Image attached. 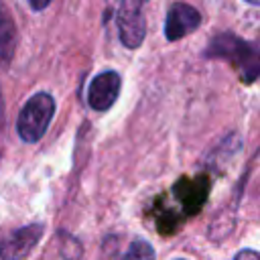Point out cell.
Returning a JSON list of instances; mask_svg holds the SVG:
<instances>
[{"mask_svg": "<svg viewBox=\"0 0 260 260\" xmlns=\"http://www.w3.org/2000/svg\"><path fill=\"white\" fill-rule=\"evenodd\" d=\"M207 57L213 59H223L230 61L234 67L240 69L244 83H252L258 77V51L254 47V43H248L240 37H236L234 32H219L215 35L207 49H205Z\"/></svg>", "mask_w": 260, "mask_h": 260, "instance_id": "1", "label": "cell"}, {"mask_svg": "<svg viewBox=\"0 0 260 260\" xmlns=\"http://www.w3.org/2000/svg\"><path fill=\"white\" fill-rule=\"evenodd\" d=\"M55 98L49 91H37L32 93L24 106L20 108V114L16 118V134L22 142L32 144L39 142L45 132L49 130V124L55 116Z\"/></svg>", "mask_w": 260, "mask_h": 260, "instance_id": "2", "label": "cell"}, {"mask_svg": "<svg viewBox=\"0 0 260 260\" xmlns=\"http://www.w3.org/2000/svg\"><path fill=\"white\" fill-rule=\"evenodd\" d=\"M148 0H120V8L116 14L118 37L126 49H138L146 37V18L144 4Z\"/></svg>", "mask_w": 260, "mask_h": 260, "instance_id": "3", "label": "cell"}, {"mask_svg": "<svg viewBox=\"0 0 260 260\" xmlns=\"http://www.w3.org/2000/svg\"><path fill=\"white\" fill-rule=\"evenodd\" d=\"M45 234L43 223H28L18 230H12L0 240V258L2 260H24L32 248L41 242Z\"/></svg>", "mask_w": 260, "mask_h": 260, "instance_id": "4", "label": "cell"}, {"mask_svg": "<svg viewBox=\"0 0 260 260\" xmlns=\"http://www.w3.org/2000/svg\"><path fill=\"white\" fill-rule=\"evenodd\" d=\"M120 89H122V77L118 71H112V69L100 71L89 81V87H87L89 108L95 112H108L116 104Z\"/></svg>", "mask_w": 260, "mask_h": 260, "instance_id": "5", "label": "cell"}, {"mask_svg": "<svg viewBox=\"0 0 260 260\" xmlns=\"http://www.w3.org/2000/svg\"><path fill=\"white\" fill-rule=\"evenodd\" d=\"M199 26H201V12L187 2H175L167 12L165 37L167 41H179L189 32L197 30Z\"/></svg>", "mask_w": 260, "mask_h": 260, "instance_id": "6", "label": "cell"}, {"mask_svg": "<svg viewBox=\"0 0 260 260\" xmlns=\"http://www.w3.org/2000/svg\"><path fill=\"white\" fill-rule=\"evenodd\" d=\"M175 195L183 207V211L187 215H193L197 213L205 199H207V193H209V181L205 177H197V179H183L175 185Z\"/></svg>", "mask_w": 260, "mask_h": 260, "instance_id": "7", "label": "cell"}, {"mask_svg": "<svg viewBox=\"0 0 260 260\" xmlns=\"http://www.w3.org/2000/svg\"><path fill=\"white\" fill-rule=\"evenodd\" d=\"M14 47H16V26L12 22V16L0 2V67L10 63Z\"/></svg>", "mask_w": 260, "mask_h": 260, "instance_id": "8", "label": "cell"}, {"mask_svg": "<svg viewBox=\"0 0 260 260\" xmlns=\"http://www.w3.org/2000/svg\"><path fill=\"white\" fill-rule=\"evenodd\" d=\"M116 260H156V254H154V248L150 242L136 238L130 242L128 250L124 254H120Z\"/></svg>", "mask_w": 260, "mask_h": 260, "instance_id": "9", "label": "cell"}, {"mask_svg": "<svg viewBox=\"0 0 260 260\" xmlns=\"http://www.w3.org/2000/svg\"><path fill=\"white\" fill-rule=\"evenodd\" d=\"M83 254V248H81V242L69 234L61 236V256L65 260H79Z\"/></svg>", "mask_w": 260, "mask_h": 260, "instance_id": "10", "label": "cell"}, {"mask_svg": "<svg viewBox=\"0 0 260 260\" xmlns=\"http://www.w3.org/2000/svg\"><path fill=\"white\" fill-rule=\"evenodd\" d=\"M234 260H260V258H258V252H256V250L246 248V250H240Z\"/></svg>", "mask_w": 260, "mask_h": 260, "instance_id": "11", "label": "cell"}, {"mask_svg": "<svg viewBox=\"0 0 260 260\" xmlns=\"http://www.w3.org/2000/svg\"><path fill=\"white\" fill-rule=\"evenodd\" d=\"M26 4H28L32 10L41 12V10H45V8L51 4V0H26Z\"/></svg>", "mask_w": 260, "mask_h": 260, "instance_id": "12", "label": "cell"}, {"mask_svg": "<svg viewBox=\"0 0 260 260\" xmlns=\"http://www.w3.org/2000/svg\"><path fill=\"white\" fill-rule=\"evenodd\" d=\"M244 2H248V4H252V6H258V4H260V0H244Z\"/></svg>", "mask_w": 260, "mask_h": 260, "instance_id": "13", "label": "cell"}]
</instances>
